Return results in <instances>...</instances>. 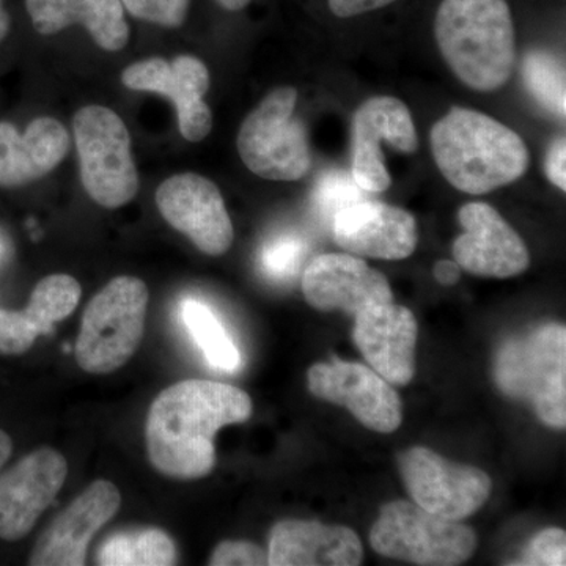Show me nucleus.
Wrapping results in <instances>:
<instances>
[{
    "label": "nucleus",
    "instance_id": "9b49d317",
    "mask_svg": "<svg viewBox=\"0 0 566 566\" xmlns=\"http://www.w3.org/2000/svg\"><path fill=\"white\" fill-rule=\"evenodd\" d=\"M156 205L175 230L207 255H223L233 243V223L218 186L199 174L174 175L156 189Z\"/></svg>",
    "mask_w": 566,
    "mask_h": 566
},
{
    "label": "nucleus",
    "instance_id": "bb28decb",
    "mask_svg": "<svg viewBox=\"0 0 566 566\" xmlns=\"http://www.w3.org/2000/svg\"><path fill=\"white\" fill-rule=\"evenodd\" d=\"M122 3L137 20L175 29L185 24L191 0H122Z\"/></svg>",
    "mask_w": 566,
    "mask_h": 566
},
{
    "label": "nucleus",
    "instance_id": "7ed1b4c3",
    "mask_svg": "<svg viewBox=\"0 0 566 566\" xmlns=\"http://www.w3.org/2000/svg\"><path fill=\"white\" fill-rule=\"evenodd\" d=\"M434 35L447 65L472 91H497L512 76L515 28L506 0H442Z\"/></svg>",
    "mask_w": 566,
    "mask_h": 566
},
{
    "label": "nucleus",
    "instance_id": "c756f323",
    "mask_svg": "<svg viewBox=\"0 0 566 566\" xmlns=\"http://www.w3.org/2000/svg\"><path fill=\"white\" fill-rule=\"evenodd\" d=\"M520 565H566V534L562 528L551 527L534 536Z\"/></svg>",
    "mask_w": 566,
    "mask_h": 566
},
{
    "label": "nucleus",
    "instance_id": "ddd939ff",
    "mask_svg": "<svg viewBox=\"0 0 566 566\" xmlns=\"http://www.w3.org/2000/svg\"><path fill=\"white\" fill-rule=\"evenodd\" d=\"M307 382L316 398L345 406L368 430L389 434L400 428L403 420L400 397L374 368L335 359L312 365Z\"/></svg>",
    "mask_w": 566,
    "mask_h": 566
},
{
    "label": "nucleus",
    "instance_id": "dca6fc26",
    "mask_svg": "<svg viewBox=\"0 0 566 566\" xmlns=\"http://www.w3.org/2000/svg\"><path fill=\"white\" fill-rule=\"evenodd\" d=\"M458 221L464 233L453 244V256L469 274L509 279L527 270L531 253L526 244L491 205L465 203Z\"/></svg>",
    "mask_w": 566,
    "mask_h": 566
},
{
    "label": "nucleus",
    "instance_id": "f3484780",
    "mask_svg": "<svg viewBox=\"0 0 566 566\" xmlns=\"http://www.w3.org/2000/svg\"><path fill=\"white\" fill-rule=\"evenodd\" d=\"M303 293L315 311L353 316L371 305L394 303L386 275L352 253H324L312 260L304 271Z\"/></svg>",
    "mask_w": 566,
    "mask_h": 566
},
{
    "label": "nucleus",
    "instance_id": "412c9836",
    "mask_svg": "<svg viewBox=\"0 0 566 566\" xmlns=\"http://www.w3.org/2000/svg\"><path fill=\"white\" fill-rule=\"evenodd\" d=\"M69 151L70 134L55 118H35L24 134L0 122V188H21L46 177Z\"/></svg>",
    "mask_w": 566,
    "mask_h": 566
},
{
    "label": "nucleus",
    "instance_id": "1a4fd4ad",
    "mask_svg": "<svg viewBox=\"0 0 566 566\" xmlns=\"http://www.w3.org/2000/svg\"><path fill=\"white\" fill-rule=\"evenodd\" d=\"M398 463L415 504L446 520L475 515L493 491L485 471L452 463L427 447L406 450Z\"/></svg>",
    "mask_w": 566,
    "mask_h": 566
},
{
    "label": "nucleus",
    "instance_id": "a878e982",
    "mask_svg": "<svg viewBox=\"0 0 566 566\" xmlns=\"http://www.w3.org/2000/svg\"><path fill=\"white\" fill-rule=\"evenodd\" d=\"M524 84L532 96L546 109L565 118V69L562 62L545 51H531L523 62Z\"/></svg>",
    "mask_w": 566,
    "mask_h": 566
},
{
    "label": "nucleus",
    "instance_id": "7c9ffc66",
    "mask_svg": "<svg viewBox=\"0 0 566 566\" xmlns=\"http://www.w3.org/2000/svg\"><path fill=\"white\" fill-rule=\"evenodd\" d=\"M303 243L297 238L282 237L264 248L263 266L274 277L296 273L303 256Z\"/></svg>",
    "mask_w": 566,
    "mask_h": 566
},
{
    "label": "nucleus",
    "instance_id": "2eb2a0df",
    "mask_svg": "<svg viewBox=\"0 0 566 566\" xmlns=\"http://www.w3.org/2000/svg\"><path fill=\"white\" fill-rule=\"evenodd\" d=\"M122 494L109 480H96L52 521L33 547L29 565L82 566L93 536L117 515Z\"/></svg>",
    "mask_w": 566,
    "mask_h": 566
},
{
    "label": "nucleus",
    "instance_id": "2f4dec72",
    "mask_svg": "<svg viewBox=\"0 0 566 566\" xmlns=\"http://www.w3.org/2000/svg\"><path fill=\"white\" fill-rule=\"evenodd\" d=\"M211 566H264L268 565V553L251 542L219 543L210 558Z\"/></svg>",
    "mask_w": 566,
    "mask_h": 566
},
{
    "label": "nucleus",
    "instance_id": "4468645a",
    "mask_svg": "<svg viewBox=\"0 0 566 566\" xmlns=\"http://www.w3.org/2000/svg\"><path fill=\"white\" fill-rule=\"evenodd\" d=\"M69 475L65 457L40 447L0 475V538L18 542L31 534L40 516L61 493Z\"/></svg>",
    "mask_w": 566,
    "mask_h": 566
},
{
    "label": "nucleus",
    "instance_id": "473e14b6",
    "mask_svg": "<svg viewBox=\"0 0 566 566\" xmlns=\"http://www.w3.org/2000/svg\"><path fill=\"white\" fill-rule=\"evenodd\" d=\"M566 142L565 137H558L547 150L545 159V172L547 180L557 186L560 191H566Z\"/></svg>",
    "mask_w": 566,
    "mask_h": 566
},
{
    "label": "nucleus",
    "instance_id": "f704fd0d",
    "mask_svg": "<svg viewBox=\"0 0 566 566\" xmlns=\"http://www.w3.org/2000/svg\"><path fill=\"white\" fill-rule=\"evenodd\" d=\"M433 274L436 281L441 283V285L452 286L460 281L461 271L457 262L439 260V262L434 264Z\"/></svg>",
    "mask_w": 566,
    "mask_h": 566
},
{
    "label": "nucleus",
    "instance_id": "e433bc0d",
    "mask_svg": "<svg viewBox=\"0 0 566 566\" xmlns=\"http://www.w3.org/2000/svg\"><path fill=\"white\" fill-rule=\"evenodd\" d=\"M10 25L11 20L9 11L6 9V2L0 0V43H2V41L7 39V35H9Z\"/></svg>",
    "mask_w": 566,
    "mask_h": 566
},
{
    "label": "nucleus",
    "instance_id": "f03ea898",
    "mask_svg": "<svg viewBox=\"0 0 566 566\" xmlns=\"http://www.w3.org/2000/svg\"><path fill=\"white\" fill-rule=\"evenodd\" d=\"M439 170L458 191L482 196L526 175L531 155L520 134L490 115L452 107L430 134Z\"/></svg>",
    "mask_w": 566,
    "mask_h": 566
},
{
    "label": "nucleus",
    "instance_id": "9d476101",
    "mask_svg": "<svg viewBox=\"0 0 566 566\" xmlns=\"http://www.w3.org/2000/svg\"><path fill=\"white\" fill-rule=\"evenodd\" d=\"M122 82L132 91L158 93L169 98L177 109L178 128L186 140L202 142L211 133L212 112L205 102L210 91V71L199 57L145 59L126 66Z\"/></svg>",
    "mask_w": 566,
    "mask_h": 566
},
{
    "label": "nucleus",
    "instance_id": "393cba45",
    "mask_svg": "<svg viewBox=\"0 0 566 566\" xmlns=\"http://www.w3.org/2000/svg\"><path fill=\"white\" fill-rule=\"evenodd\" d=\"M181 316L212 367L227 371L240 368V352L210 307L196 300H186L181 304Z\"/></svg>",
    "mask_w": 566,
    "mask_h": 566
},
{
    "label": "nucleus",
    "instance_id": "72a5a7b5",
    "mask_svg": "<svg viewBox=\"0 0 566 566\" xmlns=\"http://www.w3.org/2000/svg\"><path fill=\"white\" fill-rule=\"evenodd\" d=\"M397 0H329V9L335 17L353 18L370 11L385 9Z\"/></svg>",
    "mask_w": 566,
    "mask_h": 566
},
{
    "label": "nucleus",
    "instance_id": "4c0bfd02",
    "mask_svg": "<svg viewBox=\"0 0 566 566\" xmlns=\"http://www.w3.org/2000/svg\"><path fill=\"white\" fill-rule=\"evenodd\" d=\"M223 10L240 11L245 9L252 0H216Z\"/></svg>",
    "mask_w": 566,
    "mask_h": 566
},
{
    "label": "nucleus",
    "instance_id": "6ab92c4d",
    "mask_svg": "<svg viewBox=\"0 0 566 566\" xmlns=\"http://www.w3.org/2000/svg\"><path fill=\"white\" fill-rule=\"evenodd\" d=\"M354 318V344L370 368L389 385H409L416 374L419 338L415 314L403 305L389 303L364 308Z\"/></svg>",
    "mask_w": 566,
    "mask_h": 566
},
{
    "label": "nucleus",
    "instance_id": "c85d7f7f",
    "mask_svg": "<svg viewBox=\"0 0 566 566\" xmlns=\"http://www.w3.org/2000/svg\"><path fill=\"white\" fill-rule=\"evenodd\" d=\"M363 189L356 185L352 175L345 172H333L319 180L316 189V203L319 210L333 216L342 208L364 199Z\"/></svg>",
    "mask_w": 566,
    "mask_h": 566
},
{
    "label": "nucleus",
    "instance_id": "a211bd4d",
    "mask_svg": "<svg viewBox=\"0 0 566 566\" xmlns=\"http://www.w3.org/2000/svg\"><path fill=\"white\" fill-rule=\"evenodd\" d=\"M333 234L344 251L376 260L408 259L419 243L411 212L371 200H359L335 212Z\"/></svg>",
    "mask_w": 566,
    "mask_h": 566
},
{
    "label": "nucleus",
    "instance_id": "4be33fe9",
    "mask_svg": "<svg viewBox=\"0 0 566 566\" xmlns=\"http://www.w3.org/2000/svg\"><path fill=\"white\" fill-rule=\"evenodd\" d=\"M25 9L41 35L81 24L104 51H122L129 41L122 0H25Z\"/></svg>",
    "mask_w": 566,
    "mask_h": 566
},
{
    "label": "nucleus",
    "instance_id": "b1692460",
    "mask_svg": "<svg viewBox=\"0 0 566 566\" xmlns=\"http://www.w3.org/2000/svg\"><path fill=\"white\" fill-rule=\"evenodd\" d=\"M81 285L69 274H52L41 279L31 294L25 315L39 329L40 335H50L54 324L69 318L81 301Z\"/></svg>",
    "mask_w": 566,
    "mask_h": 566
},
{
    "label": "nucleus",
    "instance_id": "423d86ee",
    "mask_svg": "<svg viewBox=\"0 0 566 566\" xmlns=\"http://www.w3.org/2000/svg\"><path fill=\"white\" fill-rule=\"evenodd\" d=\"M296 103V88H274L241 123L238 153L256 177L297 181L311 170V144L307 128L294 114Z\"/></svg>",
    "mask_w": 566,
    "mask_h": 566
},
{
    "label": "nucleus",
    "instance_id": "5701e85b",
    "mask_svg": "<svg viewBox=\"0 0 566 566\" xmlns=\"http://www.w3.org/2000/svg\"><path fill=\"white\" fill-rule=\"evenodd\" d=\"M96 560L104 566H170L178 564V549L163 528H132L104 539Z\"/></svg>",
    "mask_w": 566,
    "mask_h": 566
},
{
    "label": "nucleus",
    "instance_id": "f257e3e1",
    "mask_svg": "<svg viewBox=\"0 0 566 566\" xmlns=\"http://www.w3.org/2000/svg\"><path fill=\"white\" fill-rule=\"evenodd\" d=\"M252 409L251 397L226 382L188 379L167 387L153 401L145 427L153 468L175 480L210 475L216 434L251 419Z\"/></svg>",
    "mask_w": 566,
    "mask_h": 566
},
{
    "label": "nucleus",
    "instance_id": "c9c22d12",
    "mask_svg": "<svg viewBox=\"0 0 566 566\" xmlns=\"http://www.w3.org/2000/svg\"><path fill=\"white\" fill-rule=\"evenodd\" d=\"M11 452H13V441L6 431L0 430V469L9 461Z\"/></svg>",
    "mask_w": 566,
    "mask_h": 566
},
{
    "label": "nucleus",
    "instance_id": "aec40b11",
    "mask_svg": "<svg viewBox=\"0 0 566 566\" xmlns=\"http://www.w3.org/2000/svg\"><path fill=\"white\" fill-rule=\"evenodd\" d=\"M359 535L344 526L316 521H281L270 535L268 565L357 566L363 564Z\"/></svg>",
    "mask_w": 566,
    "mask_h": 566
},
{
    "label": "nucleus",
    "instance_id": "0eeeda50",
    "mask_svg": "<svg viewBox=\"0 0 566 566\" xmlns=\"http://www.w3.org/2000/svg\"><path fill=\"white\" fill-rule=\"evenodd\" d=\"M85 192L99 207L117 210L139 192V172L133 158L132 134L120 115L91 104L73 118Z\"/></svg>",
    "mask_w": 566,
    "mask_h": 566
},
{
    "label": "nucleus",
    "instance_id": "f8f14e48",
    "mask_svg": "<svg viewBox=\"0 0 566 566\" xmlns=\"http://www.w3.org/2000/svg\"><path fill=\"white\" fill-rule=\"evenodd\" d=\"M412 155L419 148L408 106L394 96H375L353 118V180L365 192H385L392 185L379 145Z\"/></svg>",
    "mask_w": 566,
    "mask_h": 566
},
{
    "label": "nucleus",
    "instance_id": "cd10ccee",
    "mask_svg": "<svg viewBox=\"0 0 566 566\" xmlns=\"http://www.w3.org/2000/svg\"><path fill=\"white\" fill-rule=\"evenodd\" d=\"M40 333L24 311L0 308V354L21 356L32 348Z\"/></svg>",
    "mask_w": 566,
    "mask_h": 566
},
{
    "label": "nucleus",
    "instance_id": "39448f33",
    "mask_svg": "<svg viewBox=\"0 0 566 566\" xmlns=\"http://www.w3.org/2000/svg\"><path fill=\"white\" fill-rule=\"evenodd\" d=\"M148 286L133 275H120L95 294L82 316L76 363L92 375L117 371L128 363L144 337Z\"/></svg>",
    "mask_w": 566,
    "mask_h": 566
},
{
    "label": "nucleus",
    "instance_id": "20e7f679",
    "mask_svg": "<svg viewBox=\"0 0 566 566\" xmlns=\"http://www.w3.org/2000/svg\"><path fill=\"white\" fill-rule=\"evenodd\" d=\"M494 381L502 394L526 401L547 427H566V329L551 323L510 338L494 360Z\"/></svg>",
    "mask_w": 566,
    "mask_h": 566
},
{
    "label": "nucleus",
    "instance_id": "6e6552de",
    "mask_svg": "<svg viewBox=\"0 0 566 566\" xmlns=\"http://www.w3.org/2000/svg\"><path fill=\"white\" fill-rule=\"evenodd\" d=\"M379 556L420 566L463 565L474 554L476 536L460 521L446 520L415 502L382 506L370 532Z\"/></svg>",
    "mask_w": 566,
    "mask_h": 566
}]
</instances>
